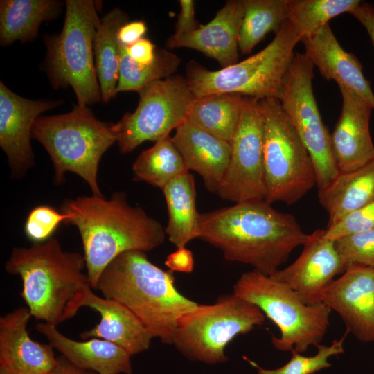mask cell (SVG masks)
Returning <instances> with one entry per match:
<instances>
[{
  "label": "cell",
  "mask_w": 374,
  "mask_h": 374,
  "mask_svg": "<svg viewBox=\"0 0 374 374\" xmlns=\"http://www.w3.org/2000/svg\"><path fill=\"white\" fill-rule=\"evenodd\" d=\"M155 45L148 39L143 38L131 46H126V51L130 58L140 64H150L156 57Z\"/></svg>",
  "instance_id": "obj_38"
},
{
  "label": "cell",
  "mask_w": 374,
  "mask_h": 374,
  "mask_svg": "<svg viewBox=\"0 0 374 374\" xmlns=\"http://www.w3.org/2000/svg\"><path fill=\"white\" fill-rule=\"evenodd\" d=\"M146 31L147 26L141 20L127 22L119 29L118 41L125 46H131L143 39Z\"/></svg>",
  "instance_id": "obj_40"
},
{
  "label": "cell",
  "mask_w": 374,
  "mask_h": 374,
  "mask_svg": "<svg viewBox=\"0 0 374 374\" xmlns=\"http://www.w3.org/2000/svg\"><path fill=\"white\" fill-rule=\"evenodd\" d=\"M314 67L305 53L295 52L278 99L312 160L320 190L340 172L333 156L330 134L313 93Z\"/></svg>",
  "instance_id": "obj_11"
},
{
  "label": "cell",
  "mask_w": 374,
  "mask_h": 374,
  "mask_svg": "<svg viewBox=\"0 0 374 374\" xmlns=\"http://www.w3.org/2000/svg\"><path fill=\"white\" fill-rule=\"evenodd\" d=\"M82 307L97 311L100 322L80 334L83 339L98 338L110 341L134 355L148 350L152 339L136 316L121 303L100 297L88 288L82 298Z\"/></svg>",
  "instance_id": "obj_22"
},
{
  "label": "cell",
  "mask_w": 374,
  "mask_h": 374,
  "mask_svg": "<svg viewBox=\"0 0 374 374\" xmlns=\"http://www.w3.org/2000/svg\"><path fill=\"white\" fill-rule=\"evenodd\" d=\"M64 3L57 0H1L0 44L26 43L38 35L41 24L55 19Z\"/></svg>",
  "instance_id": "obj_25"
},
{
  "label": "cell",
  "mask_w": 374,
  "mask_h": 374,
  "mask_svg": "<svg viewBox=\"0 0 374 374\" xmlns=\"http://www.w3.org/2000/svg\"><path fill=\"white\" fill-rule=\"evenodd\" d=\"M264 118L265 201L293 204L315 185L312 160L276 98L260 99Z\"/></svg>",
  "instance_id": "obj_9"
},
{
  "label": "cell",
  "mask_w": 374,
  "mask_h": 374,
  "mask_svg": "<svg viewBox=\"0 0 374 374\" xmlns=\"http://www.w3.org/2000/svg\"><path fill=\"white\" fill-rule=\"evenodd\" d=\"M165 265L172 271L190 273L194 268L193 253L186 247L177 248L167 256Z\"/></svg>",
  "instance_id": "obj_39"
},
{
  "label": "cell",
  "mask_w": 374,
  "mask_h": 374,
  "mask_svg": "<svg viewBox=\"0 0 374 374\" xmlns=\"http://www.w3.org/2000/svg\"><path fill=\"white\" fill-rule=\"evenodd\" d=\"M230 145L229 163L216 194L234 203L265 200L264 118L260 99L246 97Z\"/></svg>",
  "instance_id": "obj_13"
},
{
  "label": "cell",
  "mask_w": 374,
  "mask_h": 374,
  "mask_svg": "<svg viewBox=\"0 0 374 374\" xmlns=\"http://www.w3.org/2000/svg\"><path fill=\"white\" fill-rule=\"evenodd\" d=\"M60 211L69 215L64 223L78 230L86 272L95 290L100 274L116 257L130 251H150L166 236L161 224L129 204L124 192H115L109 199L94 195L68 199Z\"/></svg>",
  "instance_id": "obj_2"
},
{
  "label": "cell",
  "mask_w": 374,
  "mask_h": 374,
  "mask_svg": "<svg viewBox=\"0 0 374 374\" xmlns=\"http://www.w3.org/2000/svg\"><path fill=\"white\" fill-rule=\"evenodd\" d=\"M244 15L242 0H229L208 24L177 37L170 36L168 48H188L217 60L222 68L238 62L239 34Z\"/></svg>",
  "instance_id": "obj_19"
},
{
  "label": "cell",
  "mask_w": 374,
  "mask_h": 374,
  "mask_svg": "<svg viewBox=\"0 0 374 374\" xmlns=\"http://www.w3.org/2000/svg\"><path fill=\"white\" fill-rule=\"evenodd\" d=\"M374 229V202L356 209L325 229V236L336 240Z\"/></svg>",
  "instance_id": "obj_36"
},
{
  "label": "cell",
  "mask_w": 374,
  "mask_h": 374,
  "mask_svg": "<svg viewBox=\"0 0 374 374\" xmlns=\"http://www.w3.org/2000/svg\"><path fill=\"white\" fill-rule=\"evenodd\" d=\"M299 42L294 26L287 20L265 48L240 62L210 71L190 61L186 81L195 98L234 93L258 99L278 98Z\"/></svg>",
  "instance_id": "obj_7"
},
{
  "label": "cell",
  "mask_w": 374,
  "mask_h": 374,
  "mask_svg": "<svg viewBox=\"0 0 374 374\" xmlns=\"http://www.w3.org/2000/svg\"><path fill=\"white\" fill-rule=\"evenodd\" d=\"M264 313L235 294L215 303L198 304L180 320L172 344L186 357L215 364L225 362L226 346L238 335L263 324Z\"/></svg>",
  "instance_id": "obj_10"
},
{
  "label": "cell",
  "mask_w": 374,
  "mask_h": 374,
  "mask_svg": "<svg viewBox=\"0 0 374 374\" xmlns=\"http://www.w3.org/2000/svg\"><path fill=\"white\" fill-rule=\"evenodd\" d=\"M366 30L374 47V6L361 1L350 12Z\"/></svg>",
  "instance_id": "obj_41"
},
{
  "label": "cell",
  "mask_w": 374,
  "mask_h": 374,
  "mask_svg": "<svg viewBox=\"0 0 374 374\" xmlns=\"http://www.w3.org/2000/svg\"><path fill=\"white\" fill-rule=\"evenodd\" d=\"M62 100H30L0 82V147L5 152L11 175L20 179L35 165L30 139L40 115L62 105Z\"/></svg>",
  "instance_id": "obj_14"
},
{
  "label": "cell",
  "mask_w": 374,
  "mask_h": 374,
  "mask_svg": "<svg viewBox=\"0 0 374 374\" xmlns=\"http://www.w3.org/2000/svg\"><path fill=\"white\" fill-rule=\"evenodd\" d=\"M134 178L161 190L175 178L189 172L169 136L143 151L132 165Z\"/></svg>",
  "instance_id": "obj_29"
},
{
  "label": "cell",
  "mask_w": 374,
  "mask_h": 374,
  "mask_svg": "<svg viewBox=\"0 0 374 374\" xmlns=\"http://www.w3.org/2000/svg\"><path fill=\"white\" fill-rule=\"evenodd\" d=\"M345 334L339 339H335L330 346L319 344L317 353L314 356L302 355L295 350H292L290 360L282 367L276 369H265L260 367L254 362L247 361L258 370V374H314L316 372L331 366L328 359L331 356H337L344 352V343Z\"/></svg>",
  "instance_id": "obj_33"
},
{
  "label": "cell",
  "mask_w": 374,
  "mask_h": 374,
  "mask_svg": "<svg viewBox=\"0 0 374 374\" xmlns=\"http://www.w3.org/2000/svg\"><path fill=\"white\" fill-rule=\"evenodd\" d=\"M342 107L339 120L330 134L333 156L340 172L357 169L374 159V145L369 130L373 109L368 100L339 86Z\"/></svg>",
  "instance_id": "obj_17"
},
{
  "label": "cell",
  "mask_w": 374,
  "mask_h": 374,
  "mask_svg": "<svg viewBox=\"0 0 374 374\" xmlns=\"http://www.w3.org/2000/svg\"><path fill=\"white\" fill-rule=\"evenodd\" d=\"M5 269L20 276L31 316L56 326L76 315L91 287L84 256L63 250L56 238L14 247Z\"/></svg>",
  "instance_id": "obj_3"
},
{
  "label": "cell",
  "mask_w": 374,
  "mask_h": 374,
  "mask_svg": "<svg viewBox=\"0 0 374 374\" xmlns=\"http://www.w3.org/2000/svg\"><path fill=\"white\" fill-rule=\"evenodd\" d=\"M247 96L234 93L195 98L189 109V121L207 132L231 141L238 126Z\"/></svg>",
  "instance_id": "obj_28"
},
{
  "label": "cell",
  "mask_w": 374,
  "mask_h": 374,
  "mask_svg": "<svg viewBox=\"0 0 374 374\" xmlns=\"http://www.w3.org/2000/svg\"><path fill=\"white\" fill-rule=\"evenodd\" d=\"M321 205L328 214V226L348 213L374 202V159L352 171L339 172L319 190Z\"/></svg>",
  "instance_id": "obj_24"
},
{
  "label": "cell",
  "mask_w": 374,
  "mask_h": 374,
  "mask_svg": "<svg viewBox=\"0 0 374 374\" xmlns=\"http://www.w3.org/2000/svg\"><path fill=\"white\" fill-rule=\"evenodd\" d=\"M111 126L98 119L88 106L77 105L65 114L39 116L32 138L50 156L57 184L64 182L66 172H71L87 182L92 195L103 196L98 171L103 155L116 142Z\"/></svg>",
  "instance_id": "obj_5"
},
{
  "label": "cell",
  "mask_w": 374,
  "mask_h": 374,
  "mask_svg": "<svg viewBox=\"0 0 374 374\" xmlns=\"http://www.w3.org/2000/svg\"><path fill=\"white\" fill-rule=\"evenodd\" d=\"M98 4L92 0H66L62 30L44 37L49 82L55 89L71 87L78 105L101 101L93 55V41L101 20Z\"/></svg>",
  "instance_id": "obj_6"
},
{
  "label": "cell",
  "mask_w": 374,
  "mask_h": 374,
  "mask_svg": "<svg viewBox=\"0 0 374 374\" xmlns=\"http://www.w3.org/2000/svg\"><path fill=\"white\" fill-rule=\"evenodd\" d=\"M69 215L49 206H38L28 213L25 224L26 235L33 242H44L51 236Z\"/></svg>",
  "instance_id": "obj_35"
},
{
  "label": "cell",
  "mask_w": 374,
  "mask_h": 374,
  "mask_svg": "<svg viewBox=\"0 0 374 374\" xmlns=\"http://www.w3.org/2000/svg\"><path fill=\"white\" fill-rule=\"evenodd\" d=\"M31 317L28 308L20 307L0 317V367L8 374H48L57 363L50 344L29 336Z\"/></svg>",
  "instance_id": "obj_18"
},
{
  "label": "cell",
  "mask_w": 374,
  "mask_h": 374,
  "mask_svg": "<svg viewBox=\"0 0 374 374\" xmlns=\"http://www.w3.org/2000/svg\"><path fill=\"white\" fill-rule=\"evenodd\" d=\"M35 329L53 348L78 368L97 374H132L131 355L121 347L104 339L91 338L84 341L71 339L56 326L44 322Z\"/></svg>",
  "instance_id": "obj_23"
},
{
  "label": "cell",
  "mask_w": 374,
  "mask_h": 374,
  "mask_svg": "<svg viewBox=\"0 0 374 374\" xmlns=\"http://www.w3.org/2000/svg\"><path fill=\"white\" fill-rule=\"evenodd\" d=\"M233 294L256 305L278 326L280 336L271 337L277 350L304 353L321 344L329 327L328 305L307 304L285 284L256 270L241 275Z\"/></svg>",
  "instance_id": "obj_8"
},
{
  "label": "cell",
  "mask_w": 374,
  "mask_h": 374,
  "mask_svg": "<svg viewBox=\"0 0 374 374\" xmlns=\"http://www.w3.org/2000/svg\"><path fill=\"white\" fill-rule=\"evenodd\" d=\"M308 238L291 214L265 200H251L199 213V237L229 261L271 276Z\"/></svg>",
  "instance_id": "obj_1"
},
{
  "label": "cell",
  "mask_w": 374,
  "mask_h": 374,
  "mask_svg": "<svg viewBox=\"0 0 374 374\" xmlns=\"http://www.w3.org/2000/svg\"><path fill=\"white\" fill-rule=\"evenodd\" d=\"M138 93L136 109L112 123L122 154L131 152L145 141L157 142L169 136L187 118L195 98L186 79L178 75L152 82Z\"/></svg>",
  "instance_id": "obj_12"
},
{
  "label": "cell",
  "mask_w": 374,
  "mask_h": 374,
  "mask_svg": "<svg viewBox=\"0 0 374 374\" xmlns=\"http://www.w3.org/2000/svg\"><path fill=\"white\" fill-rule=\"evenodd\" d=\"M301 42L305 47L304 53L324 78L357 93L374 109V93L364 76L361 63L355 55L341 46L329 24Z\"/></svg>",
  "instance_id": "obj_20"
},
{
  "label": "cell",
  "mask_w": 374,
  "mask_h": 374,
  "mask_svg": "<svg viewBox=\"0 0 374 374\" xmlns=\"http://www.w3.org/2000/svg\"><path fill=\"white\" fill-rule=\"evenodd\" d=\"M0 374H8L3 368L0 367Z\"/></svg>",
  "instance_id": "obj_43"
},
{
  "label": "cell",
  "mask_w": 374,
  "mask_h": 374,
  "mask_svg": "<svg viewBox=\"0 0 374 374\" xmlns=\"http://www.w3.org/2000/svg\"><path fill=\"white\" fill-rule=\"evenodd\" d=\"M162 191L168 216L166 235L177 248L186 247L199 237V213L196 208L194 177L186 172L170 181Z\"/></svg>",
  "instance_id": "obj_26"
},
{
  "label": "cell",
  "mask_w": 374,
  "mask_h": 374,
  "mask_svg": "<svg viewBox=\"0 0 374 374\" xmlns=\"http://www.w3.org/2000/svg\"><path fill=\"white\" fill-rule=\"evenodd\" d=\"M57 363L54 368L48 374H97L94 372L84 371L70 363L63 356L57 357Z\"/></svg>",
  "instance_id": "obj_42"
},
{
  "label": "cell",
  "mask_w": 374,
  "mask_h": 374,
  "mask_svg": "<svg viewBox=\"0 0 374 374\" xmlns=\"http://www.w3.org/2000/svg\"><path fill=\"white\" fill-rule=\"evenodd\" d=\"M180 12L175 26L173 37L188 34L197 30L199 24L195 17V3L193 0L179 1Z\"/></svg>",
  "instance_id": "obj_37"
},
{
  "label": "cell",
  "mask_w": 374,
  "mask_h": 374,
  "mask_svg": "<svg viewBox=\"0 0 374 374\" xmlns=\"http://www.w3.org/2000/svg\"><path fill=\"white\" fill-rule=\"evenodd\" d=\"M335 242L345 269L352 265L374 268V229L344 236Z\"/></svg>",
  "instance_id": "obj_34"
},
{
  "label": "cell",
  "mask_w": 374,
  "mask_h": 374,
  "mask_svg": "<svg viewBox=\"0 0 374 374\" xmlns=\"http://www.w3.org/2000/svg\"><path fill=\"white\" fill-rule=\"evenodd\" d=\"M180 58L166 49H157L154 62L140 64L128 55L126 46L120 43L119 76L116 93L121 91L139 92L152 82L169 78L175 73Z\"/></svg>",
  "instance_id": "obj_31"
},
{
  "label": "cell",
  "mask_w": 374,
  "mask_h": 374,
  "mask_svg": "<svg viewBox=\"0 0 374 374\" xmlns=\"http://www.w3.org/2000/svg\"><path fill=\"white\" fill-rule=\"evenodd\" d=\"M297 259L270 276L293 290L307 304L320 303L325 290L345 267L335 240L325 236V229H316L303 245Z\"/></svg>",
  "instance_id": "obj_15"
},
{
  "label": "cell",
  "mask_w": 374,
  "mask_h": 374,
  "mask_svg": "<svg viewBox=\"0 0 374 374\" xmlns=\"http://www.w3.org/2000/svg\"><path fill=\"white\" fill-rule=\"evenodd\" d=\"M244 15L239 34V50L250 53L265 36L279 32L287 20L286 0H242Z\"/></svg>",
  "instance_id": "obj_30"
},
{
  "label": "cell",
  "mask_w": 374,
  "mask_h": 374,
  "mask_svg": "<svg viewBox=\"0 0 374 374\" xmlns=\"http://www.w3.org/2000/svg\"><path fill=\"white\" fill-rule=\"evenodd\" d=\"M172 140L188 170L198 173L207 190L216 193L229 163L230 143L188 119L175 129Z\"/></svg>",
  "instance_id": "obj_21"
},
{
  "label": "cell",
  "mask_w": 374,
  "mask_h": 374,
  "mask_svg": "<svg viewBox=\"0 0 374 374\" xmlns=\"http://www.w3.org/2000/svg\"><path fill=\"white\" fill-rule=\"evenodd\" d=\"M127 22V14L115 8L103 17L95 35L94 62L103 103H109L116 94L120 61L118 33Z\"/></svg>",
  "instance_id": "obj_27"
},
{
  "label": "cell",
  "mask_w": 374,
  "mask_h": 374,
  "mask_svg": "<svg viewBox=\"0 0 374 374\" xmlns=\"http://www.w3.org/2000/svg\"><path fill=\"white\" fill-rule=\"evenodd\" d=\"M96 290L126 306L152 338L168 344H172L181 319L198 305L177 290L172 271L158 267L139 251L113 260L100 274Z\"/></svg>",
  "instance_id": "obj_4"
},
{
  "label": "cell",
  "mask_w": 374,
  "mask_h": 374,
  "mask_svg": "<svg viewBox=\"0 0 374 374\" xmlns=\"http://www.w3.org/2000/svg\"><path fill=\"white\" fill-rule=\"evenodd\" d=\"M359 0H286L287 20L301 41L312 35L333 17L350 13Z\"/></svg>",
  "instance_id": "obj_32"
},
{
  "label": "cell",
  "mask_w": 374,
  "mask_h": 374,
  "mask_svg": "<svg viewBox=\"0 0 374 374\" xmlns=\"http://www.w3.org/2000/svg\"><path fill=\"white\" fill-rule=\"evenodd\" d=\"M321 301L339 314L357 339L374 342V268L348 267L325 290Z\"/></svg>",
  "instance_id": "obj_16"
}]
</instances>
